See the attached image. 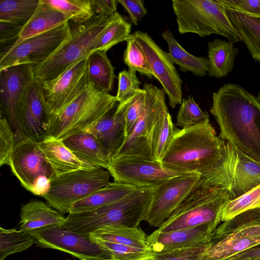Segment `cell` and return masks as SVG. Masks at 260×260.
Instances as JSON below:
<instances>
[{"label": "cell", "mask_w": 260, "mask_h": 260, "mask_svg": "<svg viewBox=\"0 0 260 260\" xmlns=\"http://www.w3.org/2000/svg\"><path fill=\"white\" fill-rule=\"evenodd\" d=\"M219 138L260 164V101L241 85L226 83L212 93L210 109Z\"/></svg>", "instance_id": "1"}, {"label": "cell", "mask_w": 260, "mask_h": 260, "mask_svg": "<svg viewBox=\"0 0 260 260\" xmlns=\"http://www.w3.org/2000/svg\"><path fill=\"white\" fill-rule=\"evenodd\" d=\"M225 141L217 136L209 119L179 129L160 161L165 168L182 174H198L217 185Z\"/></svg>", "instance_id": "2"}, {"label": "cell", "mask_w": 260, "mask_h": 260, "mask_svg": "<svg viewBox=\"0 0 260 260\" xmlns=\"http://www.w3.org/2000/svg\"><path fill=\"white\" fill-rule=\"evenodd\" d=\"M113 15L95 14L83 24L74 23L69 38L45 61L34 66V78L42 82L51 81L87 57L93 52L98 40Z\"/></svg>", "instance_id": "3"}, {"label": "cell", "mask_w": 260, "mask_h": 260, "mask_svg": "<svg viewBox=\"0 0 260 260\" xmlns=\"http://www.w3.org/2000/svg\"><path fill=\"white\" fill-rule=\"evenodd\" d=\"M115 96L96 89L90 84L68 105L50 119L48 136L62 140L84 131L114 109Z\"/></svg>", "instance_id": "4"}, {"label": "cell", "mask_w": 260, "mask_h": 260, "mask_svg": "<svg viewBox=\"0 0 260 260\" xmlns=\"http://www.w3.org/2000/svg\"><path fill=\"white\" fill-rule=\"evenodd\" d=\"M172 5L180 34L193 33L202 38L219 35L233 45L241 41L218 0H173Z\"/></svg>", "instance_id": "5"}, {"label": "cell", "mask_w": 260, "mask_h": 260, "mask_svg": "<svg viewBox=\"0 0 260 260\" xmlns=\"http://www.w3.org/2000/svg\"><path fill=\"white\" fill-rule=\"evenodd\" d=\"M229 200L227 189L205 181L192 192L157 230L172 232L220 219V212Z\"/></svg>", "instance_id": "6"}, {"label": "cell", "mask_w": 260, "mask_h": 260, "mask_svg": "<svg viewBox=\"0 0 260 260\" xmlns=\"http://www.w3.org/2000/svg\"><path fill=\"white\" fill-rule=\"evenodd\" d=\"M154 187L136 188L119 200L78 215L81 231L89 234L106 226L138 228L144 220Z\"/></svg>", "instance_id": "7"}, {"label": "cell", "mask_w": 260, "mask_h": 260, "mask_svg": "<svg viewBox=\"0 0 260 260\" xmlns=\"http://www.w3.org/2000/svg\"><path fill=\"white\" fill-rule=\"evenodd\" d=\"M111 176L109 171L102 168L70 172L53 179L42 197L54 209L69 214L75 203L109 184Z\"/></svg>", "instance_id": "8"}, {"label": "cell", "mask_w": 260, "mask_h": 260, "mask_svg": "<svg viewBox=\"0 0 260 260\" xmlns=\"http://www.w3.org/2000/svg\"><path fill=\"white\" fill-rule=\"evenodd\" d=\"M143 89L145 91L143 111L132 133L113 158L140 157L151 160L148 138L155 123L168 109L166 94L162 89L147 83L144 84Z\"/></svg>", "instance_id": "9"}, {"label": "cell", "mask_w": 260, "mask_h": 260, "mask_svg": "<svg viewBox=\"0 0 260 260\" xmlns=\"http://www.w3.org/2000/svg\"><path fill=\"white\" fill-rule=\"evenodd\" d=\"M21 185L32 192L37 182L43 177L55 178L39 142L20 132H15V144L10 166Z\"/></svg>", "instance_id": "10"}, {"label": "cell", "mask_w": 260, "mask_h": 260, "mask_svg": "<svg viewBox=\"0 0 260 260\" xmlns=\"http://www.w3.org/2000/svg\"><path fill=\"white\" fill-rule=\"evenodd\" d=\"M205 181L198 174H184L172 177L155 187L144 220L151 226L159 228Z\"/></svg>", "instance_id": "11"}, {"label": "cell", "mask_w": 260, "mask_h": 260, "mask_svg": "<svg viewBox=\"0 0 260 260\" xmlns=\"http://www.w3.org/2000/svg\"><path fill=\"white\" fill-rule=\"evenodd\" d=\"M70 22L28 38L0 55V71L22 64H40L49 58L70 37Z\"/></svg>", "instance_id": "12"}, {"label": "cell", "mask_w": 260, "mask_h": 260, "mask_svg": "<svg viewBox=\"0 0 260 260\" xmlns=\"http://www.w3.org/2000/svg\"><path fill=\"white\" fill-rule=\"evenodd\" d=\"M217 185L227 189L230 200L235 199L260 185V164L225 141Z\"/></svg>", "instance_id": "13"}, {"label": "cell", "mask_w": 260, "mask_h": 260, "mask_svg": "<svg viewBox=\"0 0 260 260\" xmlns=\"http://www.w3.org/2000/svg\"><path fill=\"white\" fill-rule=\"evenodd\" d=\"M144 52L153 77L161 84L173 108L182 102V80L168 53L164 51L145 32L132 34Z\"/></svg>", "instance_id": "14"}, {"label": "cell", "mask_w": 260, "mask_h": 260, "mask_svg": "<svg viewBox=\"0 0 260 260\" xmlns=\"http://www.w3.org/2000/svg\"><path fill=\"white\" fill-rule=\"evenodd\" d=\"M108 170L114 182L137 188L156 187L172 177L184 175L164 167L160 162L140 157L113 158Z\"/></svg>", "instance_id": "15"}, {"label": "cell", "mask_w": 260, "mask_h": 260, "mask_svg": "<svg viewBox=\"0 0 260 260\" xmlns=\"http://www.w3.org/2000/svg\"><path fill=\"white\" fill-rule=\"evenodd\" d=\"M29 232L43 248L60 250L84 260L110 258L109 254L88 236L64 228L61 224L51 225Z\"/></svg>", "instance_id": "16"}, {"label": "cell", "mask_w": 260, "mask_h": 260, "mask_svg": "<svg viewBox=\"0 0 260 260\" xmlns=\"http://www.w3.org/2000/svg\"><path fill=\"white\" fill-rule=\"evenodd\" d=\"M20 132L40 142L48 136L50 116L42 82L34 79L28 85L16 109Z\"/></svg>", "instance_id": "17"}, {"label": "cell", "mask_w": 260, "mask_h": 260, "mask_svg": "<svg viewBox=\"0 0 260 260\" xmlns=\"http://www.w3.org/2000/svg\"><path fill=\"white\" fill-rule=\"evenodd\" d=\"M87 57L79 60L54 80L42 82L50 119L61 112L89 85Z\"/></svg>", "instance_id": "18"}, {"label": "cell", "mask_w": 260, "mask_h": 260, "mask_svg": "<svg viewBox=\"0 0 260 260\" xmlns=\"http://www.w3.org/2000/svg\"><path fill=\"white\" fill-rule=\"evenodd\" d=\"M34 67L32 64H22L0 71L1 112L5 114L15 132H21L16 109L28 85L34 79Z\"/></svg>", "instance_id": "19"}, {"label": "cell", "mask_w": 260, "mask_h": 260, "mask_svg": "<svg viewBox=\"0 0 260 260\" xmlns=\"http://www.w3.org/2000/svg\"><path fill=\"white\" fill-rule=\"evenodd\" d=\"M213 224H202L169 232L156 230L147 236L148 247L154 253L208 244V235Z\"/></svg>", "instance_id": "20"}, {"label": "cell", "mask_w": 260, "mask_h": 260, "mask_svg": "<svg viewBox=\"0 0 260 260\" xmlns=\"http://www.w3.org/2000/svg\"><path fill=\"white\" fill-rule=\"evenodd\" d=\"M39 144L55 177L77 170L100 168L79 159L62 140L53 137L48 136Z\"/></svg>", "instance_id": "21"}, {"label": "cell", "mask_w": 260, "mask_h": 260, "mask_svg": "<svg viewBox=\"0 0 260 260\" xmlns=\"http://www.w3.org/2000/svg\"><path fill=\"white\" fill-rule=\"evenodd\" d=\"M62 141L81 160L107 170L110 167L112 158L109 152L90 133L82 131Z\"/></svg>", "instance_id": "22"}, {"label": "cell", "mask_w": 260, "mask_h": 260, "mask_svg": "<svg viewBox=\"0 0 260 260\" xmlns=\"http://www.w3.org/2000/svg\"><path fill=\"white\" fill-rule=\"evenodd\" d=\"M69 22L70 19L66 15L52 8L43 0H40L36 11L22 27L17 40L12 47L28 38L51 30Z\"/></svg>", "instance_id": "23"}, {"label": "cell", "mask_w": 260, "mask_h": 260, "mask_svg": "<svg viewBox=\"0 0 260 260\" xmlns=\"http://www.w3.org/2000/svg\"><path fill=\"white\" fill-rule=\"evenodd\" d=\"M66 217L48 204L32 200L23 205L20 209V230L30 232L55 224H62Z\"/></svg>", "instance_id": "24"}, {"label": "cell", "mask_w": 260, "mask_h": 260, "mask_svg": "<svg viewBox=\"0 0 260 260\" xmlns=\"http://www.w3.org/2000/svg\"><path fill=\"white\" fill-rule=\"evenodd\" d=\"M116 107L84 131L99 141L108 151L112 159L125 140L123 127L114 114Z\"/></svg>", "instance_id": "25"}, {"label": "cell", "mask_w": 260, "mask_h": 260, "mask_svg": "<svg viewBox=\"0 0 260 260\" xmlns=\"http://www.w3.org/2000/svg\"><path fill=\"white\" fill-rule=\"evenodd\" d=\"M239 50L228 41L216 38L208 43V75L222 78L233 70Z\"/></svg>", "instance_id": "26"}, {"label": "cell", "mask_w": 260, "mask_h": 260, "mask_svg": "<svg viewBox=\"0 0 260 260\" xmlns=\"http://www.w3.org/2000/svg\"><path fill=\"white\" fill-rule=\"evenodd\" d=\"M136 188L130 185L110 182L87 198L75 203L69 213L89 211L111 204L126 196Z\"/></svg>", "instance_id": "27"}, {"label": "cell", "mask_w": 260, "mask_h": 260, "mask_svg": "<svg viewBox=\"0 0 260 260\" xmlns=\"http://www.w3.org/2000/svg\"><path fill=\"white\" fill-rule=\"evenodd\" d=\"M161 36L167 43L168 53L172 61L179 66L181 71L184 73L190 72L195 76L200 77L207 75L209 65L208 57H197L186 51L169 29L164 31Z\"/></svg>", "instance_id": "28"}, {"label": "cell", "mask_w": 260, "mask_h": 260, "mask_svg": "<svg viewBox=\"0 0 260 260\" xmlns=\"http://www.w3.org/2000/svg\"><path fill=\"white\" fill-rule=\"evenodd\" d=\"M225 10L252 58L260 63V17L226 9Z\"/></svg>", "instance_id": "29"}, {"label": "cell", "mask_w": 260, "mask_h": 260, "mask_svg": "<svg viewBox=\"0 0 260 260\" xmlns=\"http://www.w3.org/2000/svg\"><path fill=\"white\" fill-rule=\"evenodd\" d=\"M105 51H95L87 57V75L89 84L96 89L109 93L113 86L115 75Z\"/></svg>", "instance_id": "30"}, {"label": "cell", "mask_w": 260, "mask_h": 260, "mask_svg": "<svg viewBox=\"0 0 260 260\" xmlns=\"http://www.w3.org/2000/svg\"><path fill=\"white\" fill-rule=\"evenodd\" d=\"M147 236L139 228L106 226L88 234L91 240H103L140 248H148Z\"/></svg>", "instance_id": "31"}, {"label": "cell", "mask_w": 260, "mask_h": 260, "mask_svg": "<svg viewBox=\"0 0 260 260\" xmlns=\"http://www.w3.org/2000/svg\"><path fill=\"white\" fill-rule=\"evenodd\" d=\"M169 111L164 113L154 125L148 140L151 160L160 162L178 131Z\"/></svg>", "instance_id": "32"}, {"label": "cell", "mask_w": 260, "mask_h": 260, "mask_svg": "<svg viewBox=\"0 0 260 260\" xmlns=\"http://www.w3.org/2000/svg\"><path fill=\"white\" fill-rule=\"evenodd\" d=\"M131 23L116 12L100 35L94 51H107L115 45L126 41L131 36Z\"/></svg>", "instance_id": "33"}, {"label": "cell", "mask_w": 260, "mask_h": 260, "mask_svg": "<svg viewBox=\"0 0 260 260\" xmlns=\"http://www.w3.org/2000/svg\"><path fill=\"white\" fill-rule=\"evenodd\" d=\"M40 0H1L0 21L23 27L36 11Z\"/></svg>", "instance_id": "34"}, {"label": "cell", "mask_w": 260, "mask_h": 260, "mask_svg": "<svg viewBox=\"0 0 260 260\" xmlns=\"http://www.w3.org/2000/svg\"><path fill=\"white\" fill-rule=\"evenodd\" d=\"M260 243L253 238L241 237L235 235L210 246L203 254L202 260H220L234 255L240 252Z\"/></svg>", "instance_id": "35"}, {"label": "cell", "mask_w": 260, "mask_h": 260, "mask_svg": "<svg viewBox=\"0 0 260 260\" xmlns=\"http://www.w3.org/2000/svg\"><path fill=\"white\" fill-rule=\"evenodd\" d=\"M37 243L36 238L28 232L0 227V260L25 251Z\"/></svg>", "instance_id": "36"}, {"label": "cell", "mask_w": 260, "mask_h": 260, "mask_svg": "<svg viewBox=\"0 0 260 260\" xmlns=\"http://www.w3.org/2000/svg\"><path fill=\"white\" fill-rule=\"evenodd\" d=\"M144 102L145 91L140 88L133 97L123 103H118L116 107L114 114L123 127L125 140L132 133L139 118Z\"/></svg>", "instance_id": "37"}, {"label": "cell", "mask_w": 260, "mask_h": 260, "mask_svg": "<svg viewBox=\"0 0 260 260\" xmlns=\"http://www.w3.org/2000/svg\"><path fill=\"white\" fill-rule=\"evenodd\" d=\"M66 15L75 24H83L94 15L91 0H43Z\"/></svg>", "instance_id": "38"}, {"label": "cell", "mask_w": 260, "mask_h": 260, "mask_svg": "<svg viewBox=\"0 0 260 260\" xmlns=\"http://www.w3.org/2000/svg\"><path fill=\"white\" fill-rule=\"evenodd\" d=\"M260 208V185L223 206L220 219L230 220L247 211Z\"/></svg>", "instance_id": "39"}, {"label": "cell", "mask_w": 260, "mask_h": 260, "mask_svg": "<svg viewBox=\"0 0 260 260\" xmlns=\"http://www.w3.org/2000/svg\"><path fill=\"white\" fill-rule=\"evenodd\" d=\"M107 252L110 260H151L153 253L149 248H140L103 240H93Z\"/></svg>", "instance_id": "40"}, {"label": "cell", "mask_w": 260, "mask_h": 260, "mask_svg": "<svg viewBox=\"0 0 260 260\" xmlns=\"http://www.w3.org/2000/svg\"><path fill=\"white\" fill-rule=\"evenodd\" d=\"M209 119L206 111L199 107L192 96L184 99L179 107L176 120V125L186 128L202 123Z\"/></svg>", "instance_id": "41"}, {"label": "cell", "mask_w": 260, "mask_h": 260, "mask_svg": "<svg viewBox=\"0 0 260 260\" xmlns=\"http://www.w3.org/2000/svg\"><path fill=\"white\" fill-rule=\"evenodd\" d=\"M126 47L123 53V61L128 70L138 72L149 78L153 77L146 56L135 39L131 35L126 41Z\"/></svg>", "instance_id": "42"}, {"label": "cell", "mask_w": 260, "mask_h": 260, "mask_svg": "<svg viewBox=\"0 0 260 260\" xmlns=\"http://www.w3.org/2000/svg\"><path fill=\"white\" fill-rule=\"evenodd\" d=\"M118 80V90L115 97L119 104L131 99L140 89L141 82L135 71H121L119 73Z\"/></svg>", "instance_id": "43"}, {"label": "cell", "mask_w": 260, "mask_h": 260, "mask_svg": "<svg viewBox=\"0 0 260 260\" xmlns=\"http://www.w3.org/2000/svg\"><path fill=\"white\" fill-rule=\"evenodd\" d=\"M210 246L208 243L164 252L154 253L151 260H202L203 254Z\"/></svg>", "instance_id": "44"}, {"label": "cell", "mask_w": 260, "mask_h": 260, "mask_svg": "<svg viewBox=\"0 0 260 260\" xmlns=\"http://www.w3.org/2000/svg\"><path fill=\"white\" fill-rule=\"evenodd\" d=\"M15 144V133L6 117L0 120V166H10Z\"/></svg>", "instance_id": "45"}, {"label": "cell", "mask_w": 260, "mask_h": 260, "mask_svg": "<svg viewBox=\"0 0 260 260\" xmlns=\"http://www.w3.org/2000/svg\"><path fill=\"white\" fill-rule=\"evenodd\" d=\"M225 9L260 17V0H218Z\"/></svg>", "instance_id": "46"}, {"label": "cell", "mask_w": 260, "mask_h": 260, "mask_svg": "<svg viewBox=\"0 0 260 260\" xmlns=\"http://www.w3.org/2000/svg\"><path fill=\"white\" fill-rule=\"evenodd\" d=\"M22 28L12 23L0 21V43L4 48L1 54L8 51L15 44Z\"/></svg>", "instance_id": "47"}, {"label": "cell", "mask_w": 260, "mask_h": 260, "mask_svg": "<svg viewBox=\"0 0 260 260\" xmlns=\"http://www.w3.org/2000/svg\"><path fill=\"white\" fill-rule=\"evenodd\" d=\"M144 3L142 0H119V4L126 10L135 25H137L147 13Z\"/></svg>", "instance_id": "48"}, {"label": "cell", "mask_w": 260, "mask_h": 260, "mask_svg": "<svg viewBox=\"0 0 260 260\" xmlns=\"http://www.w3.org/2000/svg\"><path fill=\"white\" fill-rule=\"evenodd\" d=\"M95 14L111 16L117 12L119 0H91Z\"/></svg>", "instance_id": "49"}, {"label": "cell", "mask_w": 260, "mask_h": 260, "mask_svg": "<svg viewBox=\"0 0 260 260\" xmlns=\"http://www.w3.org/2000/svg\"><path fill=\"white\" fill-rule=\"evenodd\" d=\"M248 255L251 257H260V249L251 251Z\"/></svg>", "instance_id": "50"}, {"label": "cell", "mask_w": 260, "mask_h": 260, "mask_svg": "<svg viewBox=\"0 0 260 260\" xmlns=\"http://www.w3.org/2000/svg\"><path fill=\"white\" fill-rule=\"evenodd\" d=\"M84 260H110L109 258H89V259H86Z\"/></svg>", "instance_id": "51"}, {"label": "cell", "mask_w": 260, "mask_h": 260, "mask_svg": "<svg viewBox=\"0 0 260 260\" xmlns=\"http://www.w3.org/2000/svg\"><path fill=\"white\" fill-rule=\"evenodd\" d=\"M257 98L260 101V90L258 92Z\"/></svg>", "instance_id": "52"}]
</instances>
